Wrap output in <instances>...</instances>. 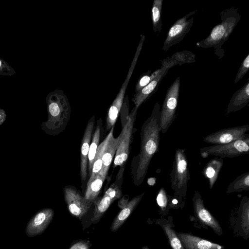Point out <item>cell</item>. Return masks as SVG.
Instances as JSON below:
<instances>
[{
    "label": "cell",
    "mask_w": 249,
    "mask_h": 249,
    "mask_svg": "<svg viewBox=\"0 0 249 249\" xmlns=\"http://www.w3.org/2000/svg\"><path fill=\"white\" fill-rule=\"evenodd\" d=\"M160 109L159 103L157 102L151 114L142 126L140 152L134 157L131 165V176L136 186L143 182L151 161L159 150Z\"/></svg>",
    "instance_id": "1"
},
{
    "label": "cell",
    "mask_w": 249,
    "mask_h": 249,
    "mask_svg": "<svg viewBox=\"0 0 249 249\" xmlns=\"http://www.w3.org/2000/svg\"><path fill=\"white\" fill-rule=\"evenodd\" d=\"M46 102L48 118L41 128L48 135H57L65 129L70 119L68 98L62 90L56 89L47 95Z\"/></svg>",
    "instance_id": "2"
},
{
    "label": "cell",
    "mask_w": 249,
    "mask_h": 249,
    "mask_svg": "<svg viewBox=\"0 0 249 249\" xmlns=\"http://www.w3.org/2000/svg\"><path fill=\"white\" fill-rule=\"evenodd\" d=\"M221 22L214 26L210 35L205 39L197 42L196 46L202 48H213L215 53L222 57V46L228 39L241 18L238 9L231 7L220 13Z\"/></svg>",
    "instance_id": "3"
},
{
    "label": "cell",
    "mask_w": 249,
    "mask_h": 249,
    "mask_svg": "<svg viewBox=\"0 0 249 249\" xmlns=\"http://www.w3.org/2000/svg\"><path fill=\"white\" fill-rule=\"evenodd\" d=\"M170 178L171 187L174 191V195L185 197L190 179L188 161L185 149L178 148L176 150Z\"/></svg>",
    "instance_id": "4"
},
{
    "label": "cell",
    "mask_w": 249,
    "mask_h": 249,
    "mask_svg": "<svg viewBox=\"0 0 249 249\" xmlns=\"http://www.w3.org/2000/svg\"><path fill=\"white\" fill-rule=\"evenodd\" d=\"M249 152V135L234 142L203 147L200 150V156L202 158H206L210 156H214L221 159L231 158L248 154Z\"/></svg>",
    "instance_id": "5"
},
{
    "label": "cell",
    "mask_w": 249,
    "mask_h": 249,
    "mask_svg": "<svg viewBox=\"0 0 249 249\" xmlns=\"http://www.w3.org/2000/svg\"><path fill=\"white\" fill-rule=\"evenodd\" d=\"M180 80L178 76L168 88L160 109V132L165 133L174 122L179 97Z\"/></svg>",
    "instance_id": "6"
},
{
    "label": "cell",
    "mask_w": 249,
    "mask_h": 249,
    "mask_svg": "<svg viewBox=\"0 0 249 249\" xmlns=\"http://www.w3.org/2000/svg\"><path fill=\"white\" fill-rule=\"evenodd\" d=\"M137 111L138 109L134 107L127 116L126 122L119 135V140L115 155L113 169L118 166H120V168H124L129 153V146Z\"/></svg>",
    "instance_id": "7"
},
{
    "label": "cell",
    "mask_w": 249,
    "mask_h": 249,
    "mask_svg": "<svg viewBox=\"0 0 249 249\" xmlns=\"http://www.w3.org/2000/svg\"><path fill=\"white\" fill-rule=\"evenodd\" d=\"M197 10L189 13L183 17L178 19L171 27L163 42L162 50L165 52L174 45L182 41L185 36L190 31L194 23V15Z\"/></svg>",
    "instance_id": "8"
},
{
    "label": "cell",
    "mask_w": 249,
    "mask_h": 249,
    "mask_svg": "<svg viewBox=\"0 0 249 249\" xmlns=\"http://www.w3.org/2000/svg\"><path fill=\"white\" fill-rule=\"evenodd\" d=\"M63 193L65 201L71 214L81 219L87 213L92 203L82 196L74 186H66Z\"/></svg>",
    "instance_id": "9"
},
{
    "label": "cell",
    "mask_w": 249,
    "mask_h": 249,
    "mask_svg": "<svg viewBox=\"0 0 249 249\" xmlns=\"http://www.w3.org/2000/svg\"><path fill=\"white\" fill-rule=\"evenodd\" d=\"M122 181L123 178L116 176L115 182L106 190L103 196L95 200L96 201L91 222L96 223L103 216L112 203L121 196Z\"/></svg>",
    "instance_id": "10"
},
{
    "label": "cell",
    "mask_w": 249,
    "mask_h": 249,
    "mask_svg": "<svg viewBox=\"0 0 249 249\" xmlns=\"http://www.w3.org/2000/svg\"><path fill=\"white\" fill-rule=\"evenodd\" d=\"M249 130L248 124L224 128L207 135L203 141L213 144L227 143L246 137Z\"/></svg>",
    "instance_id": "11"
},
{
    "label": "cell",
    "mask_w": 249,
    "mask_h": 249,
    "mask_svg": "<svg viewBox=\"0 0 249 249\" xmlns=\"http://www.w3.org/2000/svg\"><path fill=\"white\" fill-rule=\"evenodd\" d=\"M194 213L197 219L204 225L210 227L218 235L223 234L219 222L208 210L199 191L194 192L192 198Z\"/></svg>",
    "instance_id": "12"
},
{
    "label": "cell",
    "mask_w": 249,
    "mask_h": 249,
    "mask_svg": "<svg viewBox=\"0 0 249 249\" xmlns=\"http://www.w3.org/2000/svg\"><path fill=\"white\" fill-rule=\"evenodd\" d=\"M95 120V118L94 115L91 117L85 129L81 141L80 176L82 184L86 181L88 177V155L94 128Z\"/></svg>",
    "instance_id": "13"
},
{
    "label": "cell",
    "mask_w": 249,
    "mask_h": 249,
    "mask_svg": "<svg viewBox=\"0 0 249 249\" xmlns=\"http://www.w3.org/2000/svg\"><path fill=\"white\" fill-rule=\"evenodd\" d=\"M54 216V211L45 208L38 211L27 225L26 233L29 236L41 234L48 227Z\"/></svg>",
    "instance_id": "14"
},
{
    "label": "cell",
    "mask_w": 249,
    "mask_h": 249,
    "mask_svg": "<svg viewBox=\"0 0 249 249\" xmlns=\"http://www.w3.org/2000/svg\"><path fill=\"white\" fill-rule=\"evenodd\" d=\"M114 127H112L106 138L103 141L104 147L102 155L103 166L99 174L106 178L110 165L115 156L119 137L115 138L113 135Z\"/></svg>",
    "instance_id": "15"
},
{
    "label": "cell",
    "mask_w": 249,
    "mask_h": 249,
    "mask_svg": "<svg viewBox=\"0 0 249 249\" xmlns=\"http://www.w3.org/2000/svg\"><path fill=\"white\" fill-rule=\"evenodd\" d=\"M161 65L164 66V68L160 74L141 90L134 94L132 101L134 104V107L137 109L142 103L156 92L162 80L170 69L167 65Z\"/></svg>",
    "instance_id": "16"
},
{
    "label": "cell",
    "mask_w": 249,
    "mask_h": 249,
    "mask_svg": "<svg viewBox=\"0 0 249 249\" xmlns=\"http://www.w3.org/2000/svg\"><path fill=\"white\" fill-rule=\"evenodd\" d=\"M176 233L185 249H224L222 245L191 234L177 231Z\"/></svg>",
    "instance_id": "17"
},
{
    "label": "cell",
    "mask_w": 249,
    "mask_h": 249,
    "mask_svg": "<svg viewBox=\"0 0 249 249\" xmlns=\"http://www.w3.org/2000/svg\"><path fill=\"white\" fill-rule=\"evenodd\" d=\"M249 102V80L232 95L227 107L226 114L235 112L245 107Z\"/></svg>",
    "instance_id": "18"
},
{
    "label": "cell",
    "mask_w": 249,
    "mask_h": 249,
    "mask_svg": "<svg viewBox=\"0 0 249 249\" xmlns=\"http://www.w3.org/2000/svg\"><path fill=\"white\" fill-rule=\"evenodd\" d=\"M144 193L133 197L114 219L111 227V231H116L124 224L142 200Z\"/></svg>",
    "instance_id": "19"
},
{
    "label": "cell",
    "mask_w": 249,
    "mask_h": 249,
    "mask_svg": "<svg viewBox=\"0 0 249 249\" xmlns=\"http://www.w3.org/2000/svg\"><path fill=\"white\" fill-rule=\"evenodd\" d=\"M223 165V159L215 158L209 161L203 168L202 173L208 179L210 189L213 188L216 181Z\"/></svg>",
    "instance_id": "20"
},
{
    "label": "cell",
    "mask_w": 249,
    "mask_h": 249,
    "mask_svg": "<svg viewBox=\"0 0 249 249\" xmlns=\"http://www.w3.org/2000/svg\"><path fill=\"white\" fill-rule=\"evenodd\" d=\"M106 178L99 173L93 178L89 179L84 196V198L87 201L92 203L95 201L101 190Z\"/></svg>",
    "instance_id": "21"
},
{
    "label": "cell",
    "mask_w": 249,
    "mask_h": 249,
    "mask_svg": "<svg viewBox=\"0 0 249 249\" xmlns=\"http://www.w3.org/2000/svg\"><path fill=\"white\" fill-rule=\"evenodd\" d=\"M196 55L192 52L187 50L177 52L161 61V64L167 65L170 68L177 65L181 66L186 63H192L196 62Z\"/></svg>",
    "instance_id": "22"
},
{
    "label": "cell",
    "mask_w": 249,
    "mask_h": 249,
    "mask_svg": "<svg viewBox=\"0 0 249 249\" xmlns=\"http://www.w3.org/2000/svg\"><path fill=\"white\" fill-rule=\"evenodd\" d=\"M102 119L100 118L97 121L96 128L92 134V140L90 144L88 155V174L89 177L92 170L93 164L96 156V152L100 142L101 127L102 125Z\"/></svg>",
    "instance_id": "23"
},
{
    "label": "cell",
    "mask_w": 249,
    "mask_h": 249,
    "mask_svg": "<svg viewBox=\"0 0 249 249\" xmlns=\"http://www.w3.org/2000/svg\"><path fill=\"white\" fill-rule=\"evenodd\" d=\"M156 223L163 229L172 249H185L178 236L176 231L173 229L171 223L165 219H158Z\"/></svg>",
    "instance_id": "24"
},
{
    "label": "cell",
    "mask_w": 249,
    "mask_h": 249,
    "mask_svg": "<svg viewBox=\"0 0 249 249\" xmlns=\"http://www.w3.org/2000/svg\"><path fill=\"white\" fill-rule=\"evenodd\" d=\"M249 190V172L238 176L228 186L226 193L248 191Z\"/></svg>",
    "instance_id": "25"
},
{
    "label": "cell",
    "mask_w": 249,
    "mask_h": 249,
    "mask_svg": "<svg viewBox=\"0 0 249 249\" xmlns=\"http://www.w3.org/2000/svg\"><path fill=\"white\" fill-rule=\"evenodd\" d=\"M163 0H154L151 8V19L154 32L158 35L161 31L162 23L161 17Z\"/></svg>",
    "instance_id": "26"
},
{
    "label": "cell",
    "mask_w": 249,
    "mask_h": 249,
    "mask_svg": "<svg viewBox=\"0 0 249 249\" xmlns=\"http://www.w3.org/2000/svg\"><path fill=\"white\" fill-rule=\"evenodd\" d=\"M239 210L241 218V228L243 232L248 235L249 230V198L247 196H245L242 198Z\"/></svg>",
    "instance_id": "27"
},
{
    "label": "cell",
    "mask_w": 249,
    "mask_h": 249,
    "mask_svg": "<svg viewBox=\"0 0 249 249\" xmlns=\"http://www.w3.org/2000/svg\"><path fill=\"white\" fill-rule=\"evenodd\" d=\"M164 66L161 65V67L151 73V71L149 70L141 75L138 80L135 88V93L139 92L142 88L150 83L154 80L164 69Z\"/></svg>",
    "instance_id": "28"
},
{
    "label": "cell",
    "mask_w": 249,
    "mask_h": 249,
    "mask_svg": "<svg viewBox=\"0 0 249 249\" xmlns=\"http://www.w3.org/2000/svg\"><path fill=\"white\" fill-rule=\"evenodd\" d=\"M104 147L103 141L97 149L96 156L93 164L91 175L89 178H93L97 174H99L102 170L103 166L102 155Z\"/></svg>",
    "instance_id": "29"
},
{
    "label": "cell",
    "mask_w": 249,
    "mask_h": 249,
    "mask_svg": "<svg viewBox=\"0 0 249 249\" xmlns=\"http://www.w3.org/2000/svg\"><path fill=\"white\" fill-rule=\"evenodd\" d=\"M169 195L167 193L164 187H161L158 192L156 201L160 210L167 211L169 207Z\"/></svg>",
    "instance_id": "30"
},
{
    "label": "cell",
    "mask_w": 249,
    "mask_h": 249,
    "mask_svg": "<svg viewBox=\"0 0 249 249\" xmlns=\"http://www.w3.org/2000/svg\"><path fill=\"white\" fill-rule=\"evenodd\" d=\"M249 68V53L247 54L243 62H242L240 68L238 69L236 75L234 80V84H236L247 73Z\"/></svg>",
    "instance_id": "31"
},
{
    "label": "cell",
    "mask_w": 249,
    "mask_h": 249,
    "mask_svg": "<svg viewBox=\"0 0 249 249\" xmlns=\"http://www.w3.org/2000/svg\"><path fill=\"white\" fill-rule=\"evenodd\" d=\"M16 73L13 67L0 57V75L11 76L15 74Z\"/></svg>",
    "instance_id": "32"
},
{
    "label": "cell",
    "mask_w": 249,
    "mask_h": 249,
    "mask_svg": "<svg viewBox=\"0 0 249 249\" xmlns=\"http://www.w3.org/2000/svg\"><path fill=\"white\" fill-rule=\"evenodd\" d=\"M90 242L86 240H80L72 244L69 249H90Z\"/></svg>",
    "instance_id": "33"
},
{
    "label": "cell",
    "mask_w": 249,
    "mask_h": 249,
    "mask_svg": "<svg viewBox=\"0 0 249 249\" xmlns=\"http://www.w3.org/2000/svg\"><path fill=\"white\" fill-rule=\"evenodd\" d=\"M6 117L7 115L4 110L0 108V125L5 122Z\"/></svg>",
    "instance_id": "34"
}]
</instances>
